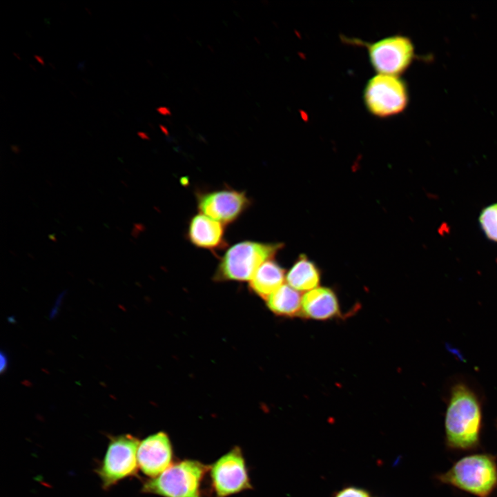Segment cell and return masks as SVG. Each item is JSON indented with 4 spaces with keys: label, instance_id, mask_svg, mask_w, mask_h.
<instances>
[{
    "label": "cell",
    "instance_id": "cell-1",
    "mask_svg": "<svg viewBox=\"0 0 497 497\" xmlns=\"http://www.w3.org/2000/svg\"><path fill=\"white\" fill-rule=\"evenodd\" d=\"M481 424V407L476 393L465 384L454 385L445 419L448 445L458 449L474 448L479 442Z\"/></svg>",
    "mask_w": 497,
    "mask_h": 497
},
{
    "label": "cell",
    "instance_id": "cell-2",
    "mask_svg": "<svg viewBox=\"0 0 497 497\" xmlns=\"http://www.w3.org/2000/svg\"><path fill=\"white\" fill-rule=\"evenodd\" d=\"M281 244L243 241L231 246L222 256L215 272L217 281L251 280L257 269L271 260Z\"/></svg>",
    "mask_w": 497,
    "mask_h": 497
},
{
    "label": "cell",
    "instance_id": "cell-3",
    "mask_svg": "<svg viewBox=\"0 0 497 497\" xmlns=\"http://www.w3.org/2000/svg\"><path fill=\"white\" fill-rule=\"evenodd\" d=\"M439 479L478 497H489L497 487V465L489 455L469 456L459 460Z\"/></svg>",
    "mask_w": 497,
    "mask_h": 497
},
{
    "label": "cell",
    "instance_id": "cell-4",
    "mask_svg": "<svg viewBox=\"0 0 497 497\" xmlns=\"http://www.w3.org/2000/svg\"><path fill=\"white\" fill-rule=\"evenodd\" d=\"M207 469L198 461L183 460L145 483L143 489L164 497H202L200 483Z\"/></svg>",
    "mask_w": 497,
    "mask_h": 497
},
{
    "label": "cell",
    "instance_id": "cell-5",
    "mask_svg": "<svg viewBox=\"0 0 497 497\" xmlns=\"http://www.w3.org/2000/svg\"><path fill=\"white\" fill-rule=\"evenodd\" d=\"M408 90L397 75L378 73L367 82L363 100L372 115L387 118L402 112L408 104Z\"/></svg>",
    "mask_w": 497,
    "mask_h": 497
},
{
    "label": "cell",
    "instance_id": "cell-6",
    "mask_svg": "<svg viewBox=\"0 0 497 497\" xmlns=\"http://www.w3.org/2000/svg\"><path fill=\"white\" fill-rule=\"evenodd\" d=\"M343 40L351 44L364 46L371 65L379 74L398 76L409 67L414 56V48L411 40L400 35L389 36L375 42L344 37Z\"/></svg>",
    "mask_w": 497,
    "mask_h": 497
},
{
    "label": "cell",
    "instance_id": "cell-7",
    "mask_svg": "<svg viewBox=\"0 0 497 497\" xmlns=\"http://www.w3.org/2000/svg\"><path fill=\"white\" fill-rule=\"evenodd\" d=\"M139 443L136 438L130 435L116 437L110 442L99 469L105 487L136 472Z\"/></svg>",
    "mask_w": 497,
    "mask_h": 497
},
{
    "label": "cell",
    "instance_id": "cell-8",
    "mask_svg": "<svg viewBox=\"0 0 497 497\" xmlns=\"http://www.w3.org/2000/svg\"><path fill=\"white\" fill-rule=\"evenodd\" d=\"M211 476L217 497H226L251 488L239 447L231 449L211 467Z\"/></svg>",
    "mask_w": 497,
    "mask_h": 497
},
{
    "label": "cell",
    "instance_id": "cell-9",
    "mask_svg": "<svg viewBox=\"0 0 497 497\" xmlns=\"http://www.w3.org/2000/svg\"><path fill=\"white\" fill-rule=\"evenodd\" d=\"M249 204L246 193L234 189L209 191L200 193L197 197L200 213L222 224L236 220Z\"/></svg>",
    "mask_w": 497,
    "mask_h": 497
},
{
    "label": "cell",
    "instance_id": "cell-10",
    "mask_svg": "<svg viewBox=\"0 0 497 497\" xmlns=\"http://www.w3.org/2000/svg\"><path fill=\"white\" fill-rule=\"evenodd\" d=\"M172 447L168 436L164 432L151 435L139 445L138 465L146 475L155 478L171 465Z\"/></svg>",
    "mask_w": 497,
    "mask_h": 497
},
{
    "label": "cell",
    "instance_id": "cell-11",
    "mask_svg": "<svg viewBox=\"0 0 497 497\" xmlns=\"http://www.w3.org/2000/svg\"><path fill=\"white\" fill-rule=\"evenodd\" d=\"M340 311L335 293L327 287H316L302 297L301 313L316 320H325L336 316Z\"/></svg>",
    "mask_w": 497,
    "mask_h": 497
},
{
    "label": "cell",
    "instance_id": "cell-12",
    "mask_svg": "<svg viewBox=\"0 0 497 497\" xmlns=\"http://www.w3.org/2000/svg\"><path fill=\"white\" fill-rule=\"evenodd\" d=\"M188 237L193 245L201 248L217 249L225 244L222 224L202 213L190 220Z\"/></svg>",
    "mask_w": 497,
    "mask_h": 497
},
{
    "label": "cell",
    "instance_id": "cell-13",
    "mask_svg": "<svg viewBox=\"0 0 497 497\" xmlns=\"http://www.w3.org/2000/svg\"><path fill=\"white\" fill-rule=\"evenodd\" d=\"M284 280V269L277 262L269 260L257 269L249 281V286L253 292L266 300L283 284Z\"/></svg>",
    "mask_w": 497,
    "mask_h": 497
},
{
    "label": "cell",
    "instance_id": "cell-14",
    "mask_svg": "<svg viewBox=\"0 0 497 497\" xmlns=\"http://www.w3.org/2000/svg\"><path fill=\"white\" fill-rule=\"evenodd\" d=\"M320 273L315 264L302 255L286 275L288 285L298 291H310L320 282Z\"/></svg>",
    "mask_w": 497,
    "mask_h": 497
},
{
    "label": "cell",
    "instance_id": "cell-15",
    "mask_svg": "<svg viewBox=\"0 0 497 497\" xmlns=\"http://www.w3.org/2000/svg\"><path fill=\"white\" fill-rule=\"evenodd\" d=\"M266 301L269 309L276 315L293 316L301 313V295L288 284H282Z\"/></svg>",
    "mask_w": 497,
    "mask_h": 497
},
{
    "label": "cell",
    "instance_id": "cell-16",
    "mask_svg": "<svg viewBox=\"0 0 497 497\" xmlns=\"http://www.w3.org/2000/svg\"><path fill=\"white\" fill-rule=\"evenodd\" d=\"M480 222L487 237L497 242V204L491 205L482 211Z\"/></svg>",
    "mask_w": 497,
    "mask_h": 497
},
{
    "label": "cell",
    "instance_id": "cell-17",
    "mask_svg": "<svg viewBox=\"0 0 497 497\" xmlns=\"http://www.w3.org/2000/svg\"><path fill=\"white\" fill-rule=\"evenodd\" d=\"M335 497H369V495L362 489L350 487L339 491Z\"/></svg>",
    "mask_w": 497,
    "mask_h": 497
},
{
    "label": "cell",
    "instance_id": "cell-18",
    "mask_svg": "<svg viewBox=\"0 0 497 497\" xmlns=\"http://www.w3.org/2000/svg\"><path fill=\"white\" fill-rule=\"evenodd\" d=\"M64 294H65V292L61 293L59 294V297L57 298L54 307L52 309L51 312L50 313V319L54 318L56 316V315L57 314V313L59 311V308L61 305V300L63 299Z\"/></svg>",
    "mask_w": 497,
    "mask_h": 497
},
{
    "label": "cell",
    "instance_id": "cell-19",
    "mask_svg": "<svg viewBox=\"0 0 497 497\" xmlns=\"http://www.w3.org/2000/svg\"><path fill=\"white\" fill-rule=\"evenodd\" d=\"M8 364V360L7 355L3 351L0 353V372L3 374L7 369Z\"/></svg>",
    "mask_w": 497,
    "mask_h": 497
},
{
    "label": "cell",
    "instance_id": "cell-20",
    "mask_svg": "<svg viewBox=\"0 0 497 497\" xmlns=\"http://www.w3.org/2000/svg\"><path fill=\"white\" fill-rule=\"evenodd\" d=\"M156 111L164 116H169L172 114L170 108L166 106H159L156 108Z\"/></svg>",
    "mask_w": 497,
    "mask_h": 497
},
{
    "label": "cell",
    "instance_id": "cell-21",
    "mask_svg": "<svg viewBox=\"0 0 497 497\" xmlns=\"http://www.w3.org/2000/svg\"><path fill=\"white\" fill-rule=\"evenodd\" d=\"M137 135L144 139H149V137L147 135L146 133L144 132H137Z\"/></svg>",
    "mask_w": 497,
    "mask_h": 497
},
{
    "label": "cell",
    "instance_id": "cell-22",
    "mask_svg": "<svg viewBox=\"0 0 497 497\" xmlns=\"http://www.w3.org/2000/svg\"><path fill=\"white\" fill-rule=\"evenodd\" d=\"M159 128L164 134H165L166 135H168V130L165 126L160 124Z\"/></svg>",
    "mask_w": 497,
    "mask_h": 497
},
{
    "label": "cell",
    "instance_id": "cell-23",
    "mask_svg": "<svg viewBox=\"0 0 497 497\" xmlns=\"http://www.w3.org/2000/svg\"><path fill=\"white\" fill-rule=\"evenodd\" d=\"M35 58L39 64L44 65V61L41 57H40L39 55H35Z\"/></svg>",
    "mask_w": 497,
    "mask_h": 497
}]
</instances>
